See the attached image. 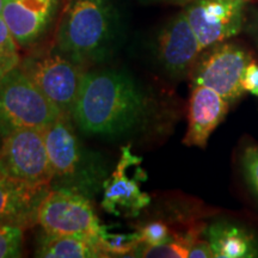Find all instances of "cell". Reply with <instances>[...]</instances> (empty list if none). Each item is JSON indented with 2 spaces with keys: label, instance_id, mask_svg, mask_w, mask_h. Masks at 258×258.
<instances>
[{
  "label": "cell",
  "instance_id": "cell-1",
  "mask_svg": "<svg viewBox=\"0 0 258 258\" xmlns=\"http://www.w3.org/2000/svg\"><path fill=\"white\" fill-rule=\"evenodd\" d=\"M148 99L131 74L121 70L85 71L72 120L83 133L117 137L145 120Z\"/></svg>",
  "mask_w": 258,
  "mask_h": 258
},
{
  "label": "cell",
  "instance_id": "cell-2",
  "mask_svg": "<svg viewBox=\"0 0 258 258\" xmlns=\"http://www.w3.org/2000/svg\"><path fill=\"white\" fill-rule=\"evenodd\" d=\"M117 35L112 0H67L56 32V47L83 66L110 55Z\"/></svg>",
  "mask_w": 258,
  "mask_h": 258
},
{
  "label": "cell",
  "instance_id": "cell-3",
  "mask_svg": "<svg viewBox=\"0 0 258 258\" xmlns=\"http://www.w3.org/2000/svg\"><path fill=\"white\" fill-rule=\"evenodd\" d=\"M53 179L51 189H66L91 199L101 191L108 170L101 154L83 144L70 115H61L44 129Z\"/></svg>",
  "mask_w": 258,
  "mask_h": 258
},
{
  "label": "cell",
  "instance_id": "cell-4",
  "mask_svg": "<svg viewBox=\"0 0 258 258\" xmlns=\"http://www.w3.org/2000/svg\"><path fill=\"white\" fill-rule=\"evenodd\" d=\"M61 115L19 67L0 78V138L16 129H46Z\"/></svg>",
  "mask_w": 258,
  "mask_h": 258
},
{
  "label": "cell",
  "instance_id": "cell-5",
  "mask_svg": "<svg viewBox=\"0 0 258 258\" xmlns=\"http://www.w3.org/2000/svg\"><path fill=\"white\" fill-rule=\"evenodd\" d=\"M18 67L62 115H72L78 97L84 66L63 54L56 46L30 54Z\"/></svg>",
  "mask_w": 258,
  "mask_h": 258
},
{
  "label": "cell",
  "instance_id": "cell-6",
  "mask_svg": "<svg viewBox=\"0 0 258 258\" xmlns=\"http://www.w3.org/2000/svg\"><path fill=\"white\" fill-rule=\"evenodd\" d=\"M0 171L29 184L50 186L53 171L44 129H16L0 138Z\"/></svg>",
  "mask_w": 258,
  "mask_h": 258
},
{
  "label": "cell",
  "instance_id": "cell-7",
  "mask_svg": "<svg viewBox=\"0 0 258 258\" xmlns=\"http://www.w3.org/2000/svg\"><path fill=\"white\" fill-rule=\"evenodd\" d=\"M205 50L190 73L192 85L211 88L233 104L244 95L241 77L252 56L239 44L226 41Z\"/></svg>",
  "mask_w": 258,
  "mask_h": 258
},
{
  "label": "cell",
  "instance_id": "cell-8",
  "mask_svg": "<svg viewBox=\"0 0 258 258\" xmlns=\"http://www.w3.org/2000/svg\"><path fill=\"white\" fill-rule=\"evenodd\" d=\"M37 225L48 234L97 238L102 224L90 199L66 189H51L38 208Z\"/></svg>",
  "mask_w": 258,
  "mask_h": 258
},
{
  "label": "cell",
  "instance_id": "cell-9",
  "mask_svg": "<svg viewBox=\"0 0 258 258\" xmlns=\"http://www.w3.org/2000/svg\"><path fill=\"white\" fill-rule=\"evenodd\" d=\"M143 159L132 151V145L121 148L115 170L103 185L102 208L114 217H138L151 203V198L141 188L146 173L141 167Z\"/></svg>",
  "mask_w": 258,
  "mask_h": 258
},
{
  "label": "cell",
  "instance_id": "cell-10",
  "mask_svg": "<svg viewBox=\"0 0 258 258\" xmlns=\"http://www.w3.org/2000/svg\"><path fill=\"white\" fill-rule=\"evenodd\" d=\"M247 0H194L184 14L202 49L237 36L245 24Z\"/></svg>",
  "mask_w": 258,
  "mask_h": 258
},
{
  "label": "cell",
  "instance_id": "cell-11",
  "mask_svg": "<svg viewBox=\"0 0 258 258\" xmlns=\"http://www.w3.org/2000/svg\"><path fill=\"white\" fill-rule=\"evenodd\" d=\"M202 51L184 11L171 18L158 35V61L172 78H184L191 73Z\"/></svg>",
  "mask_w": 258,
  "mask_h": 258
},
{
  "label": "cell",
  "instance_id": "cell-12",
  "mask_svg": "<svg viewBox=\"0 0 258 258\" xmlns=\"http://www.w3.org/2000/svg\"><path fill=\"white\" fill-rule=\"evenodd\" d=\"M60 0H3L2 16L19 47L35 46L49 31Z\"/></svg>",
  "mask_w": 258,
  "mask_h": 258
},
{
  "label": "cell",
  "instance_id": "cell-13",
  "mask_svg": "<svg viewBox=\"0 0 258 258\" xmlns=\"http://www.w3.org/2000/svg\"><path fill=\"white\" fill-rule=\"evenodd\" d=\"M50 190L15 179L0 171V225L23 230L37 225L38 208Z\"/></svg>",
  "mask_w": 258,
  "mask_h": 258
},
{
  "label": "cell",
  "instance_id": "cell-14",
  "mask_svg": "<svg viewBox=\"0 0 258 258\" xmlns=\"http://www.w3.org/2000/svg\"><path fill=\"white\" fill-rule=\"evenodd\" d=\"M221 95L203 85H192L189 102L188 129L184 137L186 146L205 148L214 129L224 121L230 110Z\"/></svg>",
  "mask_w": 258,
  "mask_h": 258
},
{
  "label": "cell",
  "instance_id": "cell-15",
  "mask_svg": "<svg viewBox=\"0 0 258 258\" xmlns=\"http://www.w3.org/2000/svg\"><path fill=\"white\" fill-rule=\"evenodd\" d=\"M214 258H252L258 256L253 235L240 226L215 222L205 232Z\"/></svg>",
  "mask_w": 258,
  "mask_h": 258
},
{
  "label": "cell",
  "instance_id": "cell-16",
  "mask_svg": "<svg viewBox=\"0 0 258 258\" xmlns=\"http://www.w3.org/2000/svg\"><path fill=\"white\" fill-rule=\"evenodd\" d=\"M36 257L41 258H101L106 257L95 238L82 235L42 233Z\"/></svg>",
  "mask_w": 258,
  "mask_h": 258
},
{
  "label": "cell",
  "instance_id": "cell-17",
  "mask_svg": "<svg viewBox=\"0 0 258 258\" xmlns=\"http://www.w3.org/2000/svg\"><path fill=\"white\" fill-rule=\"evenodd\" d=\"M97 243L106 257L133 256L140 246L138 232H114L112 226L102 225L96 238Z\"/></svg>",
  "mask_w": 258,
  "mask_h": 258
},
{
  "label": "cell",
  "instance_id": "cell-18",
  "mask_svg": "<svg viewBox=\"0 0 258 258\" xmlns=\"http://www.w3.org/2000/svg\"><path fill=\"white\" fill-rule=\"evenodd\" d=\"M196 240V234H185L180 237H171L165 243L154 246L140 245L133 257L147 258H188L190 246Z\"/></svg>",
  "mask_w": 258,
  "mask_h": 258
},
{
  "label": "cell",
  "instance_id": "cell-19",
  "mask_svg": "<svg viewBox=\"0 0 258 258\" xmlns=\"http://www.w3.org/2000/svg\"><path fill=\"white\" fill-rule=\"evenodd\" d=\"M18 47L5 21L0 16V78L18 67L21 62Z\"/></svg>",
  "mask_w": 258,
  "mask_h": 258
},
{
  "label": "cell",
  "instance_id": "cell-20",
  "mask_svg": "<svg viewBox=\"0 0 258 258\" xmlns=\"http://www.w3.org/2000/svg\"><path fill=\"white\" fill-rule=\"evenodd\" d=\"M24 230L0 225V258H18L23 252Z\"/></svg>",
  "mask_w": 258,
  "mask_h": 258
},
{
  "label": "cell",
  "instance_id": "cell-21",
  "mask_svg": "<svg viewBox=\"0 0 258 258\" xmlns=\"http://www.w3.org/2000/svg\"><path fill=\"white\" fill-rule=\"evenodd\" d=\"M140 244L144 246H154L165 243L171 238L170 228L161 221L147 222L137 230Z\"/></svg>",
  "mask_w": 258,
  "mask_h": 258
},
{
  "label": "cell",
  "instance_id": "cell-22",
  "mask_svg": "<svg viewBox=\"0 0 258 258\" xmlns=\"http://www.w3.org/2000/svg\"><path fill=\"white\" fill-rule=\"evenodd\" d=\"M240 161L247 183L258 195V146L245 147Z\"/></svg>",
  "mask_w": 258,
  "mask_h": 258
},
{
  "label": "cell",
  "instance_id": "cell-23",
  "mask_svg": "<svg viewBox=\"0 0 258 258\" xmlns=\"http://www.w3.org/2000/svg\"><path fill=\"white\" fill-rule=\"evenodd\" d=\"M241 86L245 92L247 91L258 97V63L256 61H251L245 69L241 77Z\"/></svg>",
  "mask_w": 258,
  "mask_h": 258
},
{
  "label": "cell",
  "instance_id": "cell-24",
  "mask_svg": "<svg viewBox=\"0 0 258 258\" xmlns=\"http://www.w3.org/2000/svg\"><path fill=\"white\" fill-rule=\"evenodd\" d=\"M188 258H214V253L208 240L196 239L191 244L189 250Z\"/></svg>",
  "mask_w": 258,
  "mask_h": 258
},
{
  "label": "cell",
  "instance_id": "cell-25",
  "mask_svg": "<svg viewBox=\"0 0 258 258\" xmlns=\"http://www.w3.org/2000/svg\"><path fill=\"white\" fill-rule=\"evenodd\" d=\"M145 2L163 3V4H171V5H188L189 3L194 2V0H145Z\"/></svg>",
  "mask_w": 258,
  "mask_h": 258
},
{
  "label": "cell",
  "instance_id": "cell-26",
  "mask_svg": "<svg viewBox=\"0 0 258 258\" xmlns=\"http://www.w3.org/2000/svg\"><path fill=\"white\" fill-rule=\"evenodd\" d=\"M253 35H254V37H256V41L258 43V18L256 19V22L253 23Z\"/></svg>",
  "mask_w": 258,
  "mask_h": 258
},
{
  "label": "cell",
  "instance_id": "cell-27",
  "mask_svg": "<svg viewBox=\"0 0 258 258\" xmlns=\"http://www.w3.org/2000/svg\"><path fill=\"white\" fill-rule=\"evenodd\" d=\"M2 9H3V0H0V14H2Z\"/></svg>",
  "mask_w": 258,
  "mask_h": 258
}]
</instances>
